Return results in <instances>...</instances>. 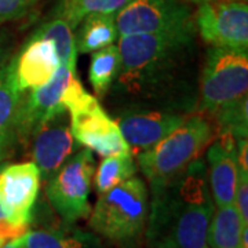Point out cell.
I'll return each instance as SVG.
<instances>
[{
    "label": "cell",
    "mask_w": 248,
    "mask_h": 248,
    "mask_svg": "<svg viewBox=\"0 0 248 248\" xmlns=\"http://www.w3.org/2000/svg\"><path fill=\"white\" fill-rule=\"evenodd\" d=\"M197 31L119 37L120 71L112 98L119 108L167 109L189 115L197 109L200 60Z\"/></svg>",
    "instance_id": "obj_1"
},
{
    "label": "cell",
    "mask_w": 248,
    "mask_h": 248,
    "mask_svg": "<svg viewBox=\"0 0 248 248\" xmlns=\"http://www.w3.org/2000/svg\"><path fill=\"white\" fill-rule=\"evenodd\" d=\"M145 237L151 248H210L208 228L214 204L207 164L192 161L177 177L151 186Z\"/></svg>",
    "instance_id": "obj_2"
},
{
    "label": "cell",
    "mask_w": 248,
    "mask_h": 248,
    "mask_svg": "<svg viewBox=\"0 0 248 248\" xmlns=\"http://www.w3.org/2000/svg\"><path fill=\"white\" fill-rule=\"evenodd\" d=\"M149 190L141 178L130 179L99 195L90 213V226L97 234L124 248H135L146 231Z\"/></svg>",
    "instance_id": "obj_3"
},
{
    "label": "cell",
    "mask_w": 248,
    "mask_h": 248,
    "mask_svg": "<svg viewBox=\"0 0 248 248\" xmlns=\"http://www.w3.org/2000/svg\"><path fill=\"white\" fill-rule=\"evenodd\" d=\"M215 135L207 116H187L184 123L151 149L137 155L138 166L149 185H161L202 156Z\"/></svg>",
    "instance_id": "obj_4"
},
{
    "label": "cell",
    "mask_w": 248,
    "mask_h": 248,
    "mask_svg": "<svg viewBox=\"0 0 248 248\" xmlns=\"http://www.w3.org/2000/svg\"><path fill=\"white\" fill-rule=\"evenodd\" d=\"M248 90V51L211 46L199 78L197 110L210 116L243 97Z\"/></svg>",
    "instance_id": "obj_5"
},
{
    "label": "cell",
    "mask_w": 248,
    "mask_h": 248,
    "mask_svg": "<svg viewBox=\"0 0 248 248\" xmlns=\"http://www.w3.org/2000/svg\"><path fill=\"white\" fill-rule=\"evenodd\" d=\"M95 163L90 149L76 152L47 181L46 196L65 223L86 219L91 213L90 192Z\"/></svg>",
    "instance_id": "obj_6"
},
{
    "label": "cell",
    "mask_w": 248,
    "mask_h": 248,
    "mask_svg": "<svg viewBox=\"0 0 248 248\" xmlns=\"http://www.w3.org/2000/svg\"><path fill=\"white\" fill-rule=\"evenodd\" d=\"M119 37L193 29L195 14L185 0H131L116 16Z\"/></svg>",
    "instance_id": "obj_7"
},
{
    "label": "cell",
    "mask_w": 248,
    "mask_h": 248,
    "mask_svg": "<svg viewBox=\"0 0 248 248\" xmlns=\"http://www.w3.org/2000/svg\"><path fill=\"white\" fill-rule=\"evenodd\" d=\"M73 138L102 157L131 153L119 125L95 97L86 91L66 109Z\"/></svg>",
    "instance_id": "obj_8"
},
{
    "label": "cell",
    "mask_w": 248,
    "mask_h": 248,
    "mask_svg": "<svg viewBox=\"0 0 248 248\" xmlns=\"http://www.w3.org/2000/svg\"><path fill=\"white\" fill-rule=\"evenodd\" d=\"M196 31L208 46L248 51L247 0H213L199 4Z\"/></svg>",
    "instance_id": "obj_9"
},
{
    "label": "cell",
    "mask_w": 248,
    "mask_h": 248,
    "mask_svg": "<svg viewBox=\"0 0 248 248\" xmlns=\"http://www.w3.org/2000/svg\"><path fill=\"white\" fill-rule=\"evenodd\" d=\"M40 181V171L33 161L7 164L0 169V208L11 225L29 229Z\"/></svg>",
    "instance_id": "obj_10"
},
{
    "label": "cell",
    "mask_w": 248,
    "mask_h": 248,
    "mask_svg": "<svg viewBox=\"0 0 248 248\" xmlns=\"http://www.w3.org/2000/svg\"><path fill=\"white\" fill-rule=\"evenodd\" d=\"M66 110L48 117L32 133L29 145L31 157L46 182L78 152L79 142L73 138Z\"/></svg>",
    "instance_id": "obj_11"
},
{
    "label": "cell",
    "mask_w": 248,
    "mask_h": 248,
    "mask_svg": "<svg viewBox=\"0 0 248 248\" xmlns=\"http://www.w3.org/2000/svg\"><path fill=\"white\" fill-rule=\"evenodd\" d=\"M186 113L156 108L125 107L115 115V122L130 149L137 155L151 149L187 119Z\"/></svg>",
    "instance_id": "obj_12"
},
{
    "label": "cell",
    "mask_w": 248,
    "mask_h": 248,
    "mask_svg": "<svg viewBox=\"0 0 248 248\" xmlns=\"http://www.w3.org/2000/svg\"><path fill=\"white\" fill-rule=\"evenodd\" d=\"M11 61L16 84L24 93L50 81L61 65L53 40L36 36L28 37Z\"/></svg>",
    "instance_id": "obj_13"
},
{
    "label": "cell",
    "mask_w": 248,
    "mask_h": 248,
    "mask_svg": "<svg viewBox=\"0 0 248 248\" xmlns=\"http://www.w3.org/2000/svg\"><path fill=\"white\" fill-rule=\"evenodd\" d=\"M75 73L65 65H60L50 81L25 93L21 115V145L27 146L28 141L36 128L55 113L65 110L62 107V94Z\"/></svg>",
    "instance_id": "obj_14"
},
{
    "label": "cell",
    "mask_w": 248,
    "mask_h": 248,
    "mask_svg": "<svg viewBox=\"0 0 248 248\" xmlns=\"http://www.w3.org/2000/svg\"><path fill=\"white\" fill-rule=\"evenodd\" d=\"M205 157L208 163V184L215 207L233 204L239 175L236 140L228 134H219L208 146Z\"/></svg>",
    "instance_id": "obj_15"
},
{
    "label": "cell",
    "mask_w": 248,
    "mask_h": 248,
    "mask_svg": "<svg viewBox=\"0 0 248 248\" xmlns=\"http://www.w3.org/2000/svg\"><path fill=\"white\" fill-rule=\"evenodd\" d=\"M13 60V58H11ZM25 93L14 80L13 61L0 71V160L21 145V115Z\"/></svg>",
    "instance_id": "obj_16"
},
{
    "label": "cell",
    "mask_w": 248,
    "mask_h": 248,
    "mask_svg": "<svg viewBox=\"0 0 248 248\" xmlns=\"http://www.w3.org/2000/svg\"><path fill=\"white\" fill-rule=\"evenodd\" d=\"M24 244L25 248H102L95 234L65 222L57 228L28 231Z\"/></svg>",
    "instance_id": "obj_17"
},
{
    "label": "cell",
    "mask_w": 248,
    "mask_h": 248,
    "mask_svg": "<svg viewBox=\"0 0 248 248\" xmlns=\"http://www.w3.org/2000/svg\"><path fill=\"white\" fill-rule=\"evenodd\" d=\"M75 31L76 50L81 54L94 53L113 45L119 37L115 14H89Z\"/></svg>",
    "instance_id": "obj_18"
},
{
    "label": "cell",
    "mask_w": 248,
    "mask_h": 248,
    "mask_svg": "<svg viewBox=\"0 0 248 248\" xmlns=\"http://www.w3.org/2000/svg\"><path fill=\"white\" fill-rule=\"evenodd\" d=\"M31 36L51 39L57 47L61 65L68 66L73 73H76L78 50L75 45V31L62 14L61 3L55 9L53 16L43 21Z\"/></svg>",
    "instance_id": "obj_19"
},
{
    "label": "cell",
    "mask_w": 248,
    "mask_h": 248,
    "mask_svg": "<svg viewBox=\"0 0 248 248\" xmlns=\"http://www.w3.org/2000/svg\"><path fill=\"white\" fill-rule=\"evenodd\" d=\"M248 226L241 221L234 204L217 207L208 228L207 243L210 248H241L243 229Z\"/></svg>",
    "instance_id": "obj_20"
},
{
    "label": "cell",
    "mask_w": 248,
    "mask_h": 248,
    "mask_svg": "<svg viewBox=\"0 0 248 248\" xmlns=\"http://www.w3.org/2000/svg\"><path fill=\"white\" fill-rule=\"evenodd\" d=\"M122 55L117 46H108L91 57L89 69V80L98 97H105L113 86L120 71Z\"/></svg>",
    "instance_id": "obj_21"
},
{
    "label": "cell",
    "mask_w": 248,
    "mask_h": 248,
    "mask_svg": "<svg viewBox=\"0 0 248 248\" xmlns=\"http://www.w3.org/2000/svg\"><path fill=\"white\" fill-rule=\"evenodd\" d=\"M137 174V164L131 153L109 156L101 161L94 172V187L98 196L120 185Z\"/></svg>",
    "instance_id": "obj_22"
},
{
    "label": "cell",
    "mask_w": 248,
    "mask_h": 248,
    "mask_svg": "<svg viewBox=\"0 0 248 248\" xmlns=\"http://www.w3.org/2000/svg\"><path fill=\"white\" fill-rule=\"evenodd\" d=\"M214 119L215 134H228L236 141L248 138V99L243 97L210 116Z\"/></svg>",
    "instance_id": "obj_23"
},
{
    "label": "cell",
    "mask_w": 248,
    "mask_h": 248,
    "mask_svg": "<svg viewBox=\"0 0 248 248\" xmlns=\"http://www.w3.org/2000/svg\"><path fill=\"white\" fill-rule=\"evenodd\" d=\"M131 0H63L61 1V10L63 17L73 28L89 14H115L124 9Z\"/></svg>",
    "instance_id": "obj_24"
},
{
    "label": "cell",
    "mask_w": 248,
    "mask_h": 248,
    "mask_svg": "<svg viewBox=\"0 0 248 248\" xmlns=\"http://www.w3.org/2000/svg\"><path fill=\"white\" fill-rule=\"evenodd\" d=\"M40 1L42 0H0V25L25 17Z\"/></svg>",
    "instance_id": "obj_25"
},
{
    "label": "cell",
    "mask_w": 248,
    "mask_h": 248,
    "mask_svg": "<svg viewBox=\"0 0 248 248\" xmlns=\"http://www.w3.org/2000/svg\"><path fill=\"white\" fill-rule=\"evenodd\" d=\"M233 204L236 205V208L239 211L241 221L248 225V172L240 171V170Z\"/></svg>",
    "instance_id": "obj_26"
},
{
    "label": "cell",
    "mask_w": 248,
    "mask_h": 248,
    "mask_svg": "<svg viewBox=\"0 0 248 248\" xmlns=\"http://www.w3.org/2000/svg\"><path fill=\"white\" fill-rule=\"evenodd\" d=\"M16 54V40L9 31H0V71L11 61Z\"/></svg>",
    "instance_id": "obj_27"
},
{
    "label": "cell",
    "mask_w": 248,
    "mask_h": 248,
    "mask_svg": "<svg viewBox=\"0 0 248 248\" xmlns=\"http://www.w3.org/2000/svg\"><path fill=\"white\" fill-rule=\"evenodd\" d=\"M29 229H22V228H17L14 225H11L4 214L0 208V244H4L6 241H10L13 239H18V237H22Z\"/></svg>",
    "instance_id": "obj_28"
},
{
    "label": "cell",
    "mask_w": 248,
    "mask_h": 248,
    "mask_svg": "<svg viewBox=\"0 0 248 248\" xmlns=\"http://www.w3.org/2000/svg\"><path fill=\"white\" fill-rule=\"evenodd\" d=\"M0 248H25L24 244V236L22 237H18V239H13L10 241H6L4 244H1Z\"/></svg>",
    "instance_id": "obj_29"
},
{
    "label": "cell",
    "mask_w": 248,
    "mask_h": 248,
    "mask_svg": "<svg viewBox=\"0 0 248 248\" xmlns=\"http://www.w3.org/2000/svg\"><path fill=\"white\" fill-rule=\"evenodd\" d=\"M240 247L248 248V226H246V228L243 229V233H241V240H240Z\"/></svg>",
    "instance_id": "obj_30"
},
{
    "label": "cell",
    "mask_w": 248,
    "mask_h": 248,
    "mask_svg": "<svg viewBox=\"0 0 248 248\" xmlns=\"http://www.w3.org/2000/svg\"><path fill=\"white\" fill-rule=\"evenodd\" d=\"M187 1H192L196 4H202V3H207V1H213V0H187Z\"/></svg>",
    "instance_id": "obj_31"
},
{
    "label": "cell",
    "mask_w": 248,
    "mask_h": 248,
    "mask_svg": "<svg viewBox=\"0 0 248 248\" xmlns=\"http://www.w3.org/2000/svg\"><path fill=\"white\" fill-rule=\"evenodd\" d=\"M0 246H1V244H0Z\"/></svg>",
    "instance_id": "obj_32"
}]
</instances>
